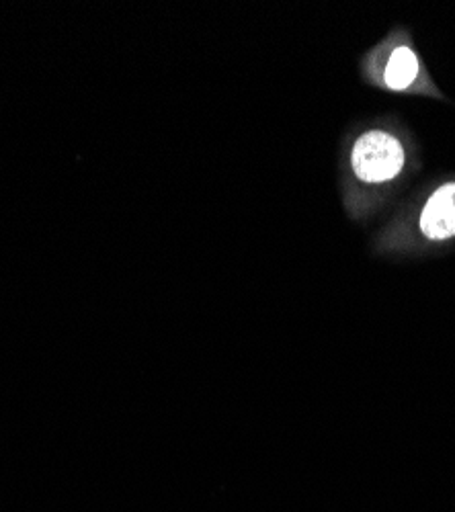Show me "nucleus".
I'll return each mask as SVG.
<instances>
[{
    "label": "nucleus",
    "instance_id": "f257e3e1",
    "mask_svg": "<svg viewBox=\"0 0 455 512\" xmlns=\"http://www.w3.org/2000/svg\"><path fill=\"white\" fill-rule=\"evenodd\" d=\"M406 162L400 140L384 130L361 134L351 150V168L359 181L382 185L396 179Z\"/></svg>",
    "mask_w": 455,
    "mask_h": 512
},
{
    "label": "nucleus",
    "instance_id": "7ed1b4c3",
    "mask_svg": "<svg viewBox=\"0 0 455 512\" xmlns=\"http://www.w3.org/2000/svg\"><path fill=\"white\" fill-rule=\"evenodd\" d=\"M419 74H421V62L417 54L408 46H398L388 58L384 80L390 89L404 91L417 82Z\"/></svg>",
    "mask_w": 455,
    "mask_h": 512
},
{
    "label": "nucleus",
    "instance_id": "f03ea898",
    "mask_svg": "<svg viewBox=\"0 0 455 512\" xmlns=\"http://www.w3.org/2000/svg\"><path fill=\"white\" fill-rule=\"evenodd\" d=\"M419 228L431 242L455 238V181L443 183L429 195L421 211Z\"/></svg>",
    "mask_w": 455,
    "mask_h": 512
}]
</instances>
